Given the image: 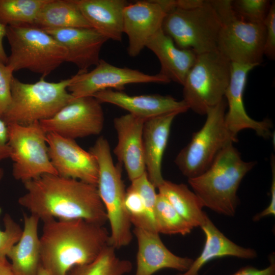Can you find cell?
<instances>
[{
  "label": "cell",
  "instance_id": "f1b7e54d",
  "mask_svg": "<svg viewBox=\"0 0 275 275\" xmlns=\"http://www.w3.org/2000/svg\"><path fill=\"white\" fill-rule=\"evenodd\" d=\"M48 0H0V21L6 26L34 25Z\"/></svg>",
  "mask_w": 275,
  "mask_h": 275
},
{
  "label": "cell",
  "instance_id": "9c48e42d",
  "mask_svg": "<svg viewBox=\"0 0 275 275\" xmlns=\"http://www.w3.org/2000/svg\"><path fill=\"white\" fill-rule=\"evenodd\" d=\"M231 62L218 51L198 54L183 86V100L189 109L206 115L225 98Z\"/></svg>",
  "mask_w": 275,
  "mask_h": 275
},
{
  "label": "cell",
  "instance_id": "7402d4cb",
  "mask_svg": "<svg viewBox=\"0 0 275 275\" xmlns=\"http://www.w3.org/2000/svg\"><path fill=\"white\" fill-rule=\"evenodd\" d=\"M146 47L158 59L161 66L159 73L182 86L197 54L191 49L177 47L161 29L149 39Z\"/></svg>",
  "mask_w": 275,
  "mask_h": 275
},
{
  "label": "cell",
  "instance_id": "e575fe53",
  "mask_svg": "<svg viewBox=\"0 0 275 275\" xmlns=\"http://www.w3.org/2000/svg\"><path fill=\"white\" fill-rule=\"evenodd\" d=\"M14 72L0 62V118L3 119L12 100L11 81Z\"/></svg>",
  "mask_w": 275,
  "mask_h": 275
},
{
  "label": "cell",
  "instance_id": "603a6c76",
  "mask_svg": "<svg viewBox=\"0 0 275 275\" xmlns=\"http://www.w3.org/2000/svg\"><path fill=\"white\" fill-rule=\"evenodd\" d=\"M92 28L106 38L121 41L123 13L129 3L125 0H75Z\"/></svg>",
  "mask_w": 275,
  "mask_h": 275
},
{
  "label": "cell",
  "instance_id": "8fae6325",
  "mask_svg": "<svg viewBox=\"0 0 275 275\" xmlns=\"http://www.w3.org/2000/svg\"><path fill=\"white\" fill-rule=\"evenodd\" d=\"M14 178L24 182L45 174L58 175L48 154L46 133L40 122L7 124Z\"/></svg>",
  "mask_w": 275,
  "mask_h": 275
},
{
  "label": "cell",
  "instance_id": "5bb4252c",
  "mask_svg": "<svg viewBox=\"0 0 275 275\" xmlns=\"http://www.w3.org/2000/svg\"><path fill=\"white\" fill-rule=\"evenodd\" d=\"M50 160L58 175L97 186L99 168L95 156L74 140L54 132L46 133Z\"/></svg>",
  "mask_w": 275,
  "mask_h": 275
},
{
  "label": "cell",
  "instance_id": "9a60e30c",
  "mask_svg": "<svg viewBox=\"0 0 275 275\" xmlns=\"http://www.w3.org/2000/svg\"><path fill=\"white\" fill-rule=\"evenodd\" d=\"M256 67L252 65L231 63L230 81L225 94L228 107L225 122L230 134L236 141L238 133L245 129H252L258 135L264 138H268L271 135V121L268 119L262 121L253 119L248 115L244 105L243 96L247 76L250 71Z\"/></svg>",
  "mask_w": 275,
  "mask_h": 275
},
{
  "label": "cell",
  "instance_id": "7a4b0ae2",
  "mask_svg": "<svg viewBox=\"0 0 275 275\" xmlns=\"http://www.w3.org/2000/svg\"><path fill=\"white\" fill-rule=\"evenodd\" d=\"M40 265L47 275H66L73 267L95 260L109 244L104 225L82 219L43 221Z\"/></svg>",
  "mask_w": 275,
  "mask_h": 275
},
{
  "label": "cell",
  "instance_id": "30bf717a",
  "mask_svg": "<svg viewBox=\"0 0 275 275\" xmlns=\"http://www.w3.org/2000/svg\"><path fill=\"white\" fill-rule=\"evenodd\" d=\"M227 107L224 98L209 109L202 127L193 134L189 143L176 156L175 164L188 179L205 171L227 144L237 142L225 124Z\"/></svg>",
  "mask_w": 275,
  "mask_h": 275
},
{
  "label": "cell",
  "instance_id": "6da1fadb",
  "mask_svg": "<svg viewBox=\"0 0 275 275\" xmlns=\"http://www.w3.org/2000/svg\"><path fill=\"white\" fill-rule=\"evenodd\" d=\"M18 203L43 222L82 219L104 225L107 221L97 187L58 175L45 174L23 182Z\"/></svg>",
  "mask_w": 275,
  "mask_h": 275
},
{
  "label": "cell",
  "instance_id": "e0dca14e",
  "mask_svg": "<svg viewBox=\"0 0 275 275\" xmlns=\"http://www.w3.org/2000/svg\"><path fill=\"white\" fill-rule=\"evenodd\" d=\"M93 97L101 103L115 105L146 121L172 113L180 114L189 109L183 100H178L170 95H130L122 91L106 89L95 93Z\"/></svg>",
  "mask_w": 275,
  "mask_h": 275
},
{
  "label": "cell",
  "instance_id": "7c38bea8",
  "mask_svg": "<svg viewBox=\"0 0 275 275\" xmlns=\"http://www.w3.org/2000/svg\"><path fill=\"white\" fill-rule=\"evenodd\" d=\"M104 117L101 103L93 96L74 98L52 117L40 121L47 133L74 140L102 131Z\"/></svg>",
  "mask_w": 275,
  "mask_h": 275
},
{
  "label": "cell",
  "instance_id": "74e56055",
  "mask_svg": "<svg viewBox=\"0 0 275 275\" xmlns=\"http://www.w3.org/2000/svg\"><path fill=\"white\" fill-rule=\"evenodd\" d=\"M231 275H275V263L274 257L270 259V265L263 269H258L248 266L243 267Z\"/></svg>",
  "mask_w": 275,
  "mask_h": 275
},
{
  "label": "cell",
  "instance_id": "7bdbcfd3",
  "mask_svg": "<svg viewBox=\"0 0 275 275\" xmlns=\"http://www.w3.org/2000/svg\"><path fill=\"white\" fill-rule=\"evenodd\" d=\"M4 175V170L3 169L0 168V181L2 179Z\"/></svg>",
  "mask_w": 275,
  "mask_h": 275
},
{
  "label": "cell",
  "instance_id": "3957f363",
  "mask_svg": "<svg viewBox=\"0 0 275 275\" xmlns=\"http://www.w3.org/2000/svg\"><path fill=\"white\" fill-rule=\"evenodd\" d=\"M233 144H227L205 171L188 179L204 207L228 216L235 215L239 203L237 193L239 185L256 164L244 161Z\"/></svg>",
  "mask_w": 275,
  "mask_h": 275
},
{
  "label": "cell",
  "instance_id": "4dcf8cb0",
  "mask_svg": "<svg viewBox=\"0 0 275 275\" xmlns=\"http://www.w3.org/2000/svg\"><path fill=\"white\" fill-rule=\"evenodd\" d=\"M271 2L268 0H231V5L234 12L243 20L263 23Z\"/></svg>",
  "mask_w": 275,
  "mask_h": 275
},
{
  "label": "cell",
  "instance_id": "ba28073f",
  "mask_svg": "<svg viewBox=\"0 0 275 275\" xmlns=\"http://www.w3.org/2000/svg\"><path fill=\"white\" fill-rule=\"evenodd\" d=\"M221 21L217 51L231 63L260 65L264 56L265 29L240 18L231 0H211Z\"/></svg>",
  "mask_w": 275,
  "mask_h": 275
},
{
  "label": "cell",
  "instance_id": "d4e9b609",
  "mask_svg": "<svg viewBox=\"0 0 275 275\" xmlns=\"http://www.w3.org/2000/svg\"><path fill=\"white\" fill-rule=\"evenodd\" d=\"M24 226L18 241L7 253L16 275H38L40 266V243L38 234L40 219L23 214Z\"/></svg>",
  "mask_w": 275,
  "mask_h": 275
},
{
  "label": "cell",
  "instance_id": "1f68e13d",
  "mask_svg": "<svg viewBox=\"0 0 275 275\" xmlns=\"http://www.w3.org/2000/svg\"><path fill=\"white\" fill-rule=\"evenodd\" d=\"M125 205L131 224L134 228L157 232L149 221L142 198L130 186L126 190Z\"/></svg>",
  "mask_w": 275,
  "mask_h": 275
},
{
  "label": "cell",
  "instance_id": "83f0119b",
  "mask_svg": "<svg viewBox=\"0 0 275 275\" xmlns=\"http://www.w3.org/2000/svg\"><path fill=\"white\" fill-rule=\"evenodd\" d=\"M111 245L104 248L93 261L71 268L66 275H125L132 268L131 262L118 257Z\"/></svg>",
  "mask_w": 275,
  "mask_h": 275
},
{
  "label": "cell",
  "instance_id": "ffe728a7",
  "mask_svg": "<svg viewBox=\"0 0 275 275\" xmlns=\"http://www.w3.org/2000/svg\"><path fill=\"white\" fill-rule=\"evenodd\" d=\"M133 233L138 246L135 275H153L165 268L184 272L190 266L194 260L173 254L157 232L134 228Z\"/></svg>",
  "mask_w": 275,
  "mask_h": 275
},
{
  "label": "cell",
  "instance_id": "b9f144b4",
  "mask_svg": "<svg viewBox=\"0 0 275 275\" xmlns=\"http://www.w3.org/2000/svg\"><path fill=\"white\" fill-rule=\"evenodd\" d=\"M38 275H47V273H46L45 271L43 269V268L41 266H40Z\"/></svg>",
  "mask_w": 275,
  "mask_h": 275
},
{
  "label": "cell",
  "instance_id": "d6986e66",
  "mask_svg": "<svg viewBox=\"0 0 275 275\" xmlns=\"http://www.w3.org/2000/svg\"><path fill=\"white\" fill-rule=\"evenodd\" d=\"M66 49V61L84 73L99 62L100 52L108 39L93 28L44 29Z\"/></svg>",
  "mask_w": 275,
  "mask_h": 275
},
{
  "label": "cell",
  "instance_id": "cb8c5ba5",
  "mask_svg": "<svg viewBox=\"0 0 275 275\" xmlns=\"http://www.w3.org/2000/svg\"><path fill=\"white\" fill-rule=\"evenodd\" d=\"M200 228L205 236L202 251L186 271L177 275H199L204 265L217 258L230 256L250 259L257 256L255 250L241 246L227 238L209 217Z\"/></svg>",
  "mask_w": 275,
  "mask_h": 275
},
{
  "label": "cell",
  "instance_id": "ab89813d",
  "mask_svg": "<svg viewBox=\"0 0 275 275\" xmlns=\"http://www.w3.org/2000/svg\"><path fill=\"white\" fill-rule=\"evenodd\" d=\"M0 275H16L5 254H0Z\"/></svg>",
  "mask_w": 275,
  "mask_h": 275
},
{
  "label": "cell",
  "instance_id": "d590c367",
  "mask_svg": "<svg viewBox=\"0 0 275 275\" xmlns=\"http://www.w3.org/2000/svg\"><path fill=\"white\" fill-rule=\"evenodd\" d=\"M265 29L264 56L271 60L275 59V2H271L269 11L263 22Z\"/></svg>",
  "mask_w": 275,
  "mask_h": 275
},
{
  "label": "cell",
  "instance_id": "484cf974",
  "mask_svg": "<svg viewBox=\"0 0 275 275\" xmlns=\"http://www.w3.org/2000/svg\"><path fill=\"white\" fill-rule=\"evenodd\" d=\"M178 214L193 228L201 227L208 218L201 200L185 184L164 180L157 188Z\"/></svg>",
  "mask_w": 275,
  "mask_h": 275
},
{
  "label": "cell",
  "instance_id": "52a82bcc",
  "mask_svg": "<svg viewBox=\"0 0 275 275\" xmlns=\"http://www.w3.org/2000/svg\"><path fill=\"white\" fill-rule=\"evenodd\" d=\"M6 36L11 49L6 65L13 72L28 69L44 78L66 61L65 48L34 25L7 26Z\"/></svg>",
  "mask_w": 275,
  "mask_h": 275
},
{
  "label": "cell",
  "instance_id": "44dd1931",
  "mask_svg": "<svg viewBox=\"0 0 275 275\" xmlns=\"http://www.w3.org/2000/svg\"><path fill=\"white\" fill-rule=\"evenodd\" d=\"M177 113H172L147 120L143 134L146 171L155 188L163 182L161 166L171 127Z\"/></svg>",
  "mask_w": 275,
  "mask_h": 275
},
{
  "label": "cell",
  "instance_id": "5b68a950",
  "mask_svg": "<svg viewBox=\"0 0 275 275\" xmlns=\"http://www.w3.org/2000/svg\"><path fill=\"white\" fill-rule=\"evenodd\" d=\"M89 152L98 165L97 185L111 227L109 244L115 249L128 245L132 239L131 223L125 205L126 190L122 179V164H115L107 140L99 138Z\"/></svg>",
  "mask_w": 275,
  "mask_h": 275
},
{
  "label": "cell",
  "instance_id": "836d02e7",
  "mask_svg": "<svg viewBox=\"0 0 275 275\" xmlns=\"http://www.w3.org/2000/svg\"><path fill=\"white\" fill-rule=\"evenodd\" d=\"M3 221L5 230H0V254L7 255L11 248L19 240L22 229L8 214L4 216Z\"/></svg>",
  "mask_w": 275,
  "mask_h": 275
},
{
  "label": "cell",
  "instance_id": "8d00e7d4",
  "mask_svg": "<svg viewBox=\"0 0 275 275\" xmlns=\"http://www.w3.org/2000/svg\"><path fill=\"white\" fill-rule=\"evenodd\" d=\"M272 180L270 187V200L268 206L263 211L256 214L253 218L254 221H258L268 216L275 215V160L274 156L271 157Z\"/></svg>",
  "mask_w": 275,
  "mask_h": 275
},
{
  "label": "cell",
  "instance_id": "8992f818",
  "mask_svg": "<svg viewBox=\"0 0 275 275\" xmlns=\"http://www.w3.org/2000/svg\"><path fill=\"white\" fill-rule=\"evenodd\" d=\"M75 78V75L52 82L41 77L36 82L28 84L13 76L11 102L3 120L7 124L26 125L52 117L74 98L67 88Z\"/></svg>",
  "mask_w": 275,
  "mask_h": 275
},
{
  "label": "cell",
  "instance_id": "4316f807",
  "mask_svg": "<svg viewBox=\"0 0 275 275\" xmlns=\"http://www.w3.org/2000/svg\"><path fill=\"white\" fill-rule=\"evenodd\" d=\"M34 25L43 30L92 28L75 0H48L40 11Z\"/></svg>",
  "mask_w": 275,
  "mask_h": 275
},
{
  "label": "cell",
  "instance_id": "2e32d148",
  "mask_svg": "<svg viewBox=\"0 0 275 275\" xmlns=\"http://www.w3.org/2000/svg\"><path fill=\"white\" fill-rule=\"evenodd\" d=\"M166 12L161 0L128 4L123 13V33L128 37L129 56H138L149 39L161 29Z\"/></svg>",
  "mask_w": 275,
  "mask_h": 275
},
{
  "label": "cell",
  "instance_id": "ac0fdd59",
  "mask_svg": "<svg viewBox=\"0 0 275 275\" xmlns=\"http://www.w3.org/2000/svg\"><path fill=\"white\" fill-rule=\"evenodd\" d=\"M146 120L130 114L116 117L114 125L118 136L114 154L123 164L130 181L146 172L143 134Z\"/></svg>",
  "mask_w": 275,
  "mask_h": 275
},
{
  "label": "cell",
  "instance_id": "277c9868",
  "mask_svg": "<svg viewBox=\"0 0 275 275\" xmlns=\"http://www.w3.org/2000/svg\"><path fill=\"white\" fill-rule=\"evenodd\" d=\"M221 28L211 0H172L161 26L177 47L197 54L217 51Z\"/></svg>",
  "mask_w": 275,
  "mask_h": 275
},
{
  "label": "cell",
  "instance_id": "4fadbf2b",
  "mask_svg": "<svg viewBox=\"0 0 275 275\" xmlns=\"http://www.w3.org/2000/svg\"><path fill=\"white\" fill-rule=\"evenodd\" d=\"M170 80L159 73L155 75L145 74L140 71L113 65L100 59L91 71L78 73L68 87V92L74 98L93 96L106 89L122 91L125 86L132 84H168Z\"/></svg>",
  "mask_w": 275,
  "mask_h": 275
},
{
  "label": "cell",
  "instance_id": "f546056e",
  "mask_svg": "<svg viewBox=\"0 0 275 275\" xmlns=\"http://www.w3.org/2000/svg\"><path fill=\"white\" fill-rule=\"evenodd\" d=\"M154 222L157 233L164 234L186 235L194 228L176 211L161 194H157Z\"/></svg>",
  "mask_w": 275,
  "mask_h": 275
},
{
  "label": "cell",
  "instance_id": "60d3db41",
  "mask_svg": "<svg viewBox=\"0 0 275 275\" xmlns=\"http://www.w3.org/2000/svg\"><path fill=\"white\" fill-rule=\"evenodd\" d=\"M7 26L0 21V62L6 64L8 57L5 51L3 46V39L6 36Z\"/></svg>",
  "mask_w": 275,
  "mask_h": 275
},
{
  "label": "cell",
  "instance_id": "d6a6232c",
  "mask_svg": "<svg viewBox=\"0 0 275 275\" xmlns=\"http://www.w3.org/2000/svg\"><path fill=\"white\" fill-rule=\"evenodd\" d=\"M131 182L130 186L136 190L142 198L149 221L156 231L154 222V210L157 194L156 193L155 187L150 181L146 172Z\"/></svg>",
  "mask_w": 275,
  "mask_h": 275
},
{
  "label": "cell",
  "instance_id": "f35d334b",
  "mask_svg": "<svg viewBox=\"0 0 275 275\" xmlns=\"http://www.w3.org/2000/svg\"><path fill=\"white\" fill-rule=\"evenodd\" d=\"M8 141L7 124L0 118V161L10 158V148Z\"/></svg>",
  "mask_w": 275,
  "mask_h": 275
}]
</instances>
